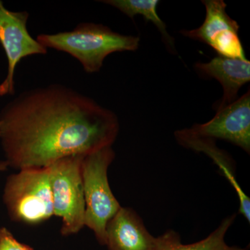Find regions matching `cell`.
I'll return each instance as SVG.
<instances>
[{
  "instance_id": "30bf717a",
  "label": "cell",
  "mask_w": 250,
  "mask_h": 250,
  "mask_svg": "<svg viewBox=\"0 0 250 250\" xmlns=\"http://www.w3.org/2000/svg\"><path fill=\"white\" fill-rule=\"evenodd\" d=\"M195 68L202 75L218 80L223 86V98L215 104L216 111L236 101L240 88L250 81V62L247 59L218 55L209 62H197Z\"/></svg>"
},
{
  "instance_id": "ba28073f",
  "label": "cell",
  "mask_w": 250,
  "mask_h": 250,
  "mask_svg": "<svg viewBox=\"0 0 250 250\" xmlns=\"http://www.w3.org/2000/svg\"><path fill=\"white\" fill-rule=\"evenodd\" d=\"M216 111L210 121L188 129L197 137L228 141L250 154V90L233 103Z\"/></svg>"
},
{
  "instance_id": "7a4b0ae2",
  "label": "cell",
  "mask_w": 250,
  "mask_h": 250,
  "mask_svg": "<svg viewBox=\"0 0 250 250\" xmlns=\"http://www.w3.org/2000/svg\"><path fill=\"white\" fill-rule=\"evenodd\" d=\"M36 41L46 49L70 54L87 73L100 71L109 54L136 50L140 44L139 36L123 35L107 26L91 22L80 23L71 31L39 34Z\"/></svg>"
},
{
  "instance_id": "3957f363",
  "label": "cell",
  "mask_w": 250,
  "mask_h": 250,
  "mask_svg": "<svg viewBox=\"0 0 250 250\" xmlns=\"http://www.w3.org/2000/svg\"><path fill=\"white\" fill-rule=\"evenodd\" d=\"M3 201L12 221L36 226L54 216L49 167L19 170L5 184Z\"/></svg>"
},
{
  "instance_id": "9a60e30c",
  "label": "cell",
  "mask_w": 250,
  "mask_h": 250,
  "mask_svg": "<svg viewBox=\"0 0 250 250\" xmlns=\"http://www.w3.org/2000/svg\"><path fill=\"white\" fill-rule=\"evenodd\" d=\"M9 167V164L6 161H0V172H4Z\"/></svg>"
},
{
  "instance_id": "52a82bcc",
  "label": "cell",
  "mask_w": 250,
  "mask_h": 250,
  "mask_svg": "<svg viewBox=\"0 0 250 250\" xmlns=\"http://www.w3.org/2000/svg\"><path fill=\"white\" fill-rule=\"evenodd\" d=\"M202 2L206 8L205 22L196 29L182 30L181 34L210 46L219 56L246 59L238 36L239 24L227 14V4L223 0H204Z\"/></svg>"
},
{
  "instance_id": "4fadbf2b",
  "label": "cell",
  "mask_w": 250,
  "mask_h": 250,
  "mask_svg": "<svg viewBox=\"0 0 250 250\" xmlns=\"http://www.w3.org/2000/svg\"><path fill=\"white\" fill-rule=\"evenodd\" d=\"M104 4L111 5L134 19L138 15L142 16L147 22H152L157 27L162 35L163 40L171 52H176L174 39L169 35L166 24L157 14L158 0H104L100 1Z\"/></svg>"
},
{
  "instance_id": "277c9868",
  "label": "cell",
  "mask_w": 250,
  "mask_h": 250,
  "mask_svg": "<svg viewBox=\"0 0 250 250\" xmlns=\"http://www.w3.org/2000/svg\"><path fill=\"white\" fill-rule=\"evenodd\" d=\"M112 147L84 156L82 163L85 200V227L93 231L99 244L106 245V225L121 205L113 195L108 179V170L114 161Z\"/></svg>"
},
{
  "instance_id": "5b68a950",
  "label": "cell",
  "mask_w": 250,
  "mask_h": 250,
  "mask_svg": "<svg viewBox=\"0 0 250 250\" xmlns=\"http://www.w3.org/2000/svg\"><path fill=\"white\" fill-rule=\"evenodd\" d=\"M85 155L62 158L49 166L54 215L62 219L61 233L69 236L85 227L82 163Z\"/></svg>"
},
{
  "instance_id": "8fae6325",
  "label": "cell",
  "mask_w": 250,
  "mask_h": 250,
  "mask_svg": "<svg viewBox=\"0 0 250 250\" xmlns=\"http://www.w3.org/2000/svg\"><path fill=\"white\" fill-rule=\"evenodd\" d=\"M177 142L187 149L205 153L214 161L220 172L226 177L236 191L239 201V213L250 222V200L237 182L236 168L230 156L215 146V141L197 137L188 129L179 130L174 132Z\"/></svg>"
},
{
  "instance_id": "8992f818",
  "label": "cell",
  "mask_w": 250,
  "mask_h": 250,
  "mask_svg": "<svg viewBox=\"0 0 250 250\" xmlns=\"http://www.w3.org/2000/svg\"><path fill=\"white\" fill-rule=\"evenodd\" d=\"M29 17L27 11L6 9L0 0V44L8 60L7 75L0 84V96L15 93V71L22 59L47 53V49L29 34L27 27Z\"/></svg>"
},
{
  "instance_id": "6da1fadb",
  "label": "cell",
  "mask_w": 250,
  "mask_h": 250,
  "mask_svg": "<svg viewBox=\"0 0 250 250\" xmlns=\"http://www.w3.org/2000/svg\"><path fill=\"white\" fill-rule=\"evenodd\" d=\"M119 131L116 113L60 84L23 92L0 116L5 161L18 170L112 147Z\"/></svg>"
},
{
  "instance_id": "9c48e42d",
  "label": "cell",
  "mask_w": 250,
  "mask_h": 250,
  "mask_svg": "<svg viewBox=\"0 0 250 250\" xmlns=\"http://www.w3.org/2000/svg\"><path fill=\"white\" fill-rule=\"evenodd\" d=\"M158 237L152 236L136 210L122 207L106 229L108 250H156Z\"/></svg>"
},
{
  "instance_id": "5bb4252c",
  "label": "cell",
  "mask_w": 250,
  "mask_h": 250,
  "mask_svg": "<svg viewBox=\"0 0 250 250\" xmlns=\"http://www.w3.org/2000/svg\"><path fill=\"white\" fill-rule=\"evenodd\" d=\"M0 250H34V248L21 243L7 228H0Z\"/></svg>"
},
{
  "instance_id": "7c38bea8",
  "label": "cell",
  "mask_w": 250,
  "mask_h": 250,
  "mask_svg": "<svg viewBox=\"0 0 250 250\" xmlns=\"http://www.w3.org/2000/svg\"><path fill=\"white\" fill-rule=\"evenodd\" d=\"M236 217V214L227 217L208 236L190 244L182 243L180 235L177 231L167 230L164 234L158 236L156 250H250L246 248L229 246L225 241L226 233Z\"/></svg>"
}]
</instances>
